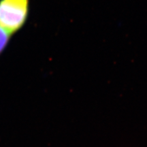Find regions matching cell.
Returning a JSON list of instances; mask_svg holds the SVG:
<instances>
[{
	"instance_id": "cell-1",
	"label": "cell",
	"mask_w": 147,
	"mask_h": 147,
	"mask_svg": "<svg viewBox=\"0 0 147 147\" xmlns=\"http://www.w3.org/2000/svg\"><path fill=\"white\" fill-rule=\"evenodd\" d=\"M29 0H0V27L13 34L27 21Z\"/></svg>"
},
{
	"instance_id": "cell-2",
	"label": "cell",
	"mask_w": 147,
	"mask_h": 147,
	"mask_svg": "<svg viewBox=\"0 0 147 147\" xmlns=\"http://www.w3.org/2000/svg\"><path fill=\"white\" fill-rule=\"evenodd\" d=\"M11 36L12 34L10 33L0 27V55L6 49L10 40Z\"/></svg>"
}]
</instances>
